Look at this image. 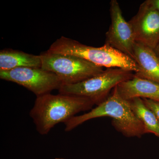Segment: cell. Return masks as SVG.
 Wrapping results in <instances>:
<instances>
[{
    "mask_svg": "<svg viewBox=\"0 0 159 159\" xmlns=\"http://www.w3.org/2000/svg\"><path fill=\"white\" fill-rule=\"evenodd\" d=\"M94 105L85 97L48 93L36 97L29 116L38 133L45 135L57 124L65 123L80 112L92 109Z\"/></svg>",
    "mask_w": 159,
    "mask_h": 159,
    "instance_id": "6da1fadb",
    "label": "cell"
},
{
    "mask_svg": "<svg viewBox=\"0 0 159 159\" xmlns=\"http://www.w3.org/2000/svg\"><path fill=\"white\" fill-rule=\"evenodd\" d=\"M102 117L112 118V125L125 137L140 138L145 134L144 126L134 114L129 100L120 96L117 86L111 95L96 107L65 122V130L70 131L86 121Z\"/></svg>",
    "mask_w": 159,
    "mask_h": 159,
    "instance_id": "7a4b0ae2",
    "label": "cell"
},
{
    "mask_svg": "<svg viewBox=\"0 0 159 159\" xmlns=\"http://www.w3.org/2000/svg\"><path fill=\"white\" fill-rule=\"evenodd\" d=\"M47 51L80 57L107 69H122L134 73L139 71V66L133 59L106 44L96 48L62 36L53 43Z\"/></svg>",
    "mask_w": 159,
    "mask_h": 159,
    "instance_id": "3957f363",
    "label": "cell"
},
{
    "mask_svg": "<svg viewBox=\"0 0 159 159\" xmlns=\"http://www.w3.org/2000/svg\"><path fill=\"white\" fill-rule=\"evenodd\" d=\"M132 71L120 68H108L96 76L73 84L62 85L59 93L85 97L98 105L108 98L109 94L118 84L132 79Z\"/></svg>",
    "mask_w": 159,
    "mask_h": 159,
    "instance_id": "277c9868",
    "label": "cell"
},
{
    "mask_svg": "<svg viewBox=\"0 0 159 159\" xmlns=\"http://www.w3.org/2000/svg\"><path fill=\"white\" fill-rule=\"evenodd\" d=\"M40 55L42 68L56 74L62 85L78 83L104 71L102 67L73 55L54 54L48 51Z\"/></svg>",
    "mask_w": 159,
    "mask_h": 159,
    "instance_id": "5b68a950",
    "label": "cell"
},
{
    "mask_svg": "<svg viewBox=\"0 0 159 159\" xmlns=\"http://www.w3.org/2000/svg\"><path fill=\"white\" fill-rule=\"evenodd\" d=\"M0 78L22 86L36 97L51 93L54 90H59L62 85L56 74L42 68L21 67L0 70Z\"/></svg>",
    "mask_w": 159,
    "mask_h": 159,
    "instance_id": "8992f818",
    "label": "cell"
},
{
    "mask_svg": "<svg viewBox=\"0 0 159 159\" xmlns=\"http://www.w3.org/2000/svg\"><path fill=\"white\" fill-rule=\"evenodd\" d=\"M111 25L106 33L105 44L134 59L136 40L132 27L123 17L116 0L110 2Z\"/></svg>",
    "mask_w": 159,
    "mask_h": 159,
    "instance_id": "52a82bcc",
    "label": "cell"
},
{
    "mask_svg": "<svg viewBox=\"0 0 159 159\" xmlns=\"http://www.w3.org/2000/svg\"><path fill=\"white\" fill-rule=\"evenodd\" d=\"M136 42L154 49L159 42V11L147 0L140 5L136 15L129 21Z\"/></svg>",
    "mask_w": 159,
    "mask_h": 159,
    "instance_id": "ba28073f",
    "label": "cell"
},
{
    "mask_svg": "<svg viewBox=\"0 0 159 159\" xmlns=\"http://www.w3.org/2000/svg\"><path fill=\"white\" fill-rule=\"evenodd\" d=\"M118 92L123 99H147L159 102V83L134 77L117 86Z\"/></svg>",
    "mask_w": 159,
    "mask_h": 159,
    "instance_id": "9c48e42d",
    "label": "cell"
},
{
    "mask_svg": "<svg viewBox=\"0 0 159 159\" xmlns=\"http://www.w3.org/2000/svg\"><path fill=\"white\" fill-rule=\"evenodd\" d=\"M134 59L139 68V72L134 73L135 77L159 83V57L153 49L136 43L134 47Z\"/></svg>",
    "mask_w": 159,
    "mask_h": 159,
    "instance_id": "30bf717a",
    "label": "cell"
},
{
    "mask_svg": "<svg viewBox=\"0 0 159 159\" xmlns=\"http://www.w3.org/2000/svg\"><path fill=\"white\" fill-rule=\"evenodd\" d=\"M40 55L28 54L11 49L0 52V70H9L18 68H41Z\"/></svg>",
    "mask_w": 159,
    "mask_h": 159,
    "instance_id": "8fae6325",
    "label": "cell"
},
{
    "mask_svg": "<svg viewBox=\"0 0 159 159\" xmlns=\"http://www.w3.org/2000/svg\"><path fill=\"white\" fill-rule=\"evenodd\" d=\"M132 110L145 129V134H152L159 138V122L153 113L140 98L129 100Z\"/></svg>",
    "mask_w": 159,
    "mask_h": 159,
    "instance_id": "7c38bea8",
    "label": "cell"
},
{
    "mask_svg": "<svg viewBox=\"0 0 159 159\" xmlns=\"http://www.w3.org/2000/svg\"><path fill=\"white\" fill-rule=\"evenodd\" d=\"M142 99L146 106L154 114L159 122V102L149 99Z\"/></svg>",
    "mask_w": 159,
    "mask_h": 159,
    "instance_id": "4fadbf2b",
    "label": "cell"
},
{
    "mask_svg": "<svg viewBox=\"0 0 159 159\" xmlns=\"http://www.w3.org/2000/svg\"><path fill=\"white\" fill-rule=\"evenodd\" d=\"M149 2L152 6L159 11V0H149Z\"/></svg>",
    "mask_w": 159,
    "mask_h": 159,
    "instance_id": "5bb4252c",
    "label": "cell"
},
{
    "mask_svg": "<svg viewBox=\"0 0 159 159\" xmlns=\"http://www.w3.org/2000/svg\"><path fill=\"white\" fill-rule=\"evenodd\" d=\"M153 50L157 55L158 57H159V42L156 47V48L153 49Z\"/></svg>",
    "mask_w": 159,
    "mask_h": 159,
    "instance_id": "9a60e30c",
    "label": "cell"
},
{
    "mask_svg": "<svg viewBox=\"0 0 159 159\" xmlns=\"http://www.w3.org/2000/svg\"><path fill=\"white\" fill-rule=\"evenodd\" d=\"M58 159H65L63 158H58Z\"/></svg>",
    "mask_w": 159,
    "mask_h": 159,
    "instance_id": "2e32d148",
    "label": "cell"
},
{
    "mask_svg": "<svg viewBox=\"0 0 159 159\" xmlns=\"http://www.w3.org/2000/svg\"><path fill=\"white\" fill-rule=\"evenodd\" d=\"M55 159H58V158H55Z\"/></svg>",
    "mask_w": 159,
    "mask_h": 159,
    "instance_id": "e0dca14e",
    "label": "cell"
}]
</instances>
